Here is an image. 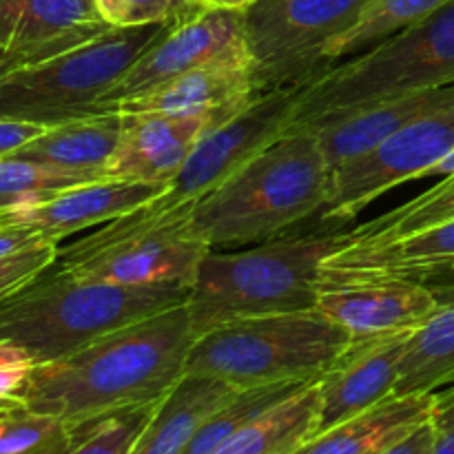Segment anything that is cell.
Returning a JSON list of instances; mask_svg holds the SVG:
<instances>
[{"label": "cell", "mask_w": 454, "mask_h": 454, "mask_svg": "<svg viewBox=\"0 0 454 454\" xmlns=\"http://www.w3.org/2000/svg\"><path fill=\"white\" fill-rule=\"evenodd\" d=\"M434 395H393L371 411L324 430L295 454H380L433 419Z\"/></svg>", "instance_id": "obj_22"}, {"label": "cell", "mask_w": 454, "mask_h": 454, "mask_svg": "<svg viewBox=\"0 0 454 454\" xmlns=\"http://www.w3.org/2000/svg\"><path fill=\"white\" fill-rule=\"evenodd\" d=\"M40 242H49V239L31 229L0 224V260H3V257L13 255V253L18 251H25V248L34 247V244H40Z\"/></svg>", "instance_id": "obj_37"}, {"label": "cell", "mask_w": 454, "mask_h": 454, "mask_svg": "<svg viewBox=\"0 0 454 454\" xmlns=\"http://www.w3.org/2000/svg\"><path fill=\"white\" fill-rule=\"evenodd\" d=\"M13 406H18V403H13ZM7 408H12V406H4V408H0V412H3V411H7Z\"/></svg>", "instance_id": "obj_45"}, {"label": "cell", "mask_w": 454, "mask_h": 454, "mask_svg": "<svg viewBox=\"0 0 454 454\" xmlns=\"http://www.w3.org/2000/svg\"><path fill=\"white\" fill-rule=\"evenodd\" d=\"M44 131V127L31 122H20V120L0 118V158L16 153L18 149L38 137Z\"/></svg>", "instance_id": "obj_35"}, {"label": "cell", "mask_w": 454, "mask_h": 454, "mask_svg": "<svg viewBox=\"0 0 454 454\" xmlns=\"http://www.w3.org/2000/svg\"><path fill=\"white\" fill-rule=\"evenodd\" d=\"M238 388L217 377L184 372L155 406L133 454H184L204 424Z\"/></svg>", "instance_id": "obj_21"}, {"label": "cell", "mask_w": 454, "mask_h": 454, "mask_svg": "<svg viewBox=\"0 0 454 454\" xmlns=\"http://www.w3.org/2000/svg\"><path fill=\"white\" fill-rule=\"evenodd\" d=\"M257 0H200L202 7H215V9H235V12H244L251 7Z\"/></svg>", "instance_id": "obj_42"}, {"label": "cell", "mask_w": 454, "mask_h": 454, "mask_svg": "<svg viewBox=\"0 0 454 454\" xmlns=\"http://www.w3.org/2000/svg\"><path fill=\"white\" fill-rule=\"evenodd\" d=\"M304 89L257 93L244 109L204 133L180 173L167 184L162 198L171 204H191L211 193L291 129Z\"/></svg>", "instance_id": "obj_11"}, {"label": "cell", "mask_w": 454, "mask_h": 454, "mask_svg": "<svg viewBox=\"0 0 454 454\" xmlns=\"http://www.w3.org/2000/svg\"><path fill=\"white\" fill-rule=\"evenodd\" d=\"M315 380L301 381H279V384L253 386L242 388L200 428L193 442L189 443L184 454H215L226 442L235 437L239 430L247 428L251 421H255L262 412L273 408L275 403L284 402L286 397L295 395L304 386Z\"/></svg>", "instance_id": "obj_27"}, {"label": "cell", "mask_w": 454, "mask_h": 454, "mask_svg": "<svg viewBox=\"0 0 454 454\" xmlns=\"http://www.w3.org/2000/svg\"><path fill=\"white\" fill-rule=\"evenodd\" d=\"M372 0H257L244 9L255 93L309 87L324 74V49L364 16Z\"/></svg>", "instance_id": "obj_9"}, {"label": "cell", "mask_w": 454, "mask_h": 454, "mask_svg": "<svg viewBox=\"0 0 454 454\" xmlns=\"http://www.w3.org/2000/svg\"><path fill=\"white\" fill-rule=\"evenodd\" d=\"M69 443L71 428L62 419L22 403L0 412V454H65Z\"/></svg>", "instance_id": "obj_31"}, {"label": "cell", "mask_w": 454, "mask_h": 454, "mask_svg": "<svg viewBox=\"0 0 454 454\" xmlns=\"http://www.w3.org/2000/svg\"><path fill=\"white\" fill-rule=\"evenodd\" d=\"M319 424L317 380L262 412L215 454H295L313 437Z\"/></svg>", "instance_id": "obj_25"}, {"label": "cell", "mask_w": 454, "mask_h": 454, "mask_svg": "<svg viewBox=\"0 0 454 454\" xmlns=\"http://www.w3.org/2000/svg\"><path fill=\"white\" fill-rule=\"evenodd\" d=\"M450 82H454V0L426 20L315 78L304 89L291 129H310L372 102Z\"/></svg>", "instance_id": "obj_6"}, {"label": "cell", "mask_w": 454, "mask_h": 454, "mask_svg": "<svg viewBox=\"0 0 454 454\" xmlns=\"http://www.w3.org/2000/svg\"><path fill=\"white\" fill-rule=\"evenodd\" d=\"M428 454H454V421L443 428H437V439Z\"/></svg>", "instance_id": "obj_40"}, {"label": "cell", "mask_w": 454, "mask_h": 454, "mask_svg": "<svg viewBox=\"0 0 454 454\" xmlns=\"http://www.w3.org/2000/svg\"><path fill=\"white\" fill-rule=\"evenodd\" d=\"M100 16L111 27H140L151 22H162L173 16H189V12L177 0H96ZM202 9V7H200Z\"/></svg>", "instance_id": "obj_32"}, {"label": "cell", "mask_w": 454, "mask_h": 454, "mask_svg": "<svg viewBox=\"0 0 454 454\" xmlns=\"http://www.w3.org/2000/svg\"><path fill=\"white\" fill-rule=\"evenodd\" d=\"M439 306L411 333L399 362L395 395H430L454 381V278L428 282Z\"/></svg>", "instance_id": "obj_23"}, {"label": "cell", "mask_w": 454, "mask_h": 454, "mask_svg": "<svg viewBox=\"0 0 454 454\" xmlns=\"http://www.w3.org/2000/svg\"><path fill=\"white\" fill-rule=\"evenodd\" d=\"M450 220H454V176L443 177L437 186L417 195L395 211L384 213L357 229H350V242H393Z\"/></svg>", "instance_id": "obj_28"}, {"label": "cell", "mask_w": 454, "mask_h": 454, "mask_svg": "<svg viewBox=\"0 0 454 454\" xmlns=\"http://www.w3.org/2000/svg\"><path fill=\"white\" fill-rule=\"evenodd\" d=\"M454 149V100L412 120L366 155L331 173L324 222H344L403 182L419 180Z\"/></svg>", "instance_id": "obj_10"}, {"label": "cell", "mask_w": 454, "mask_h": 454, "mask_svg": "<svg viewBox=\"0 0 454 454\" xmlns=\"http://www.w3.org/2000/svg\"><path fill=\"white\" fill-rule=\"evenodd\" d=\"M164 189L167 184L100 177L58 191L38 202L4 208L0 211V224L31 229L58 244L67 235L100 226L145 207L164 193Z\"/></svg>", "instance_id": "obj_15"}, {"label": "cell", "mask_w": 454, "mask_h": 454, "mask_svg": "<svg viewBox=\"0 0 454 454\" xmlns=\"http://www.w3.org/2000/svg\"><path fill=\"white\" fill-rule=\"evenodd\" d=\"M331 173L317 136L291 129L198 200L191 226L211 248L279 238L322 211Z\"/></svg>", "instance_id": "obj_2"}, {"label": "cell", "mask_w": 454, "mask_h": 454, "mask_svg": "<svg viewBox=\"0 0 454 454\" xmlns=\"http://www.w3.org/2000/svg\"><path fill=\"white\" fill-rule=\"evenodd\" d=\"M248 51L231 53L177 75L171 82L122 102V114L162 111V114H198V111H239L255 98Z\"/></svg>", "instance_id": "obj_20"}, {"label": "cell", "mask_w": 454, "mask_h": 454, "mask_svg": "<svg viewBox=\"0 0 454 454\" xmlns=\"http://www.w3.org/2000/svg\"><path fill=\"white\" fill-rule=\"evenodd\" d=\"M177 3H180L184 9H189V12H193V9L202 7V4H200V0H177Z\"/></svg>", "instance_id": "obj_43"}, {"label": "cell", "mask_w": 454, "mask_h": 454, "mask_svg": "<svg viewBox=\"0 0 454 454\" xmlns=\"http://www.w3.org/2000/svg\"><path fill=\"white\" fill-rule=\"evenodd\" d=\"M235 114L238 111L122 114V131L105 176L168 184L184 167L186 158L204 133Z\"/></svg>", "instance_id": "obj_14"}, {"label": "cell", "mask_w": 454, "mask_h": 454, "mask_svg": "<svg viewBox=\"0 0 454 454\" xmlns=\"http://www.w3.org/2000/svg\"><path fill=\"white\" fill-rule=\"evenodd\" d=\"M450 100H454V82L372 102L335 120L315 124L310 131L317 136L331 171H335L341 164L377 149L381 142L388 140L412 120L430 114Z\"/></svg>", "instance_id": "obj_19"}, {"label": "cell", "mask_w": 454, "mask_h": 454, "mask_svg": "<svg viewBox=\"0 0 454 454\" xmlns=\"http://www.w3.org/2000/svg\"><path fill=\"white\" fill-rule=\"evenodd\" d=\"M434 439H437V426L430 419L380 454H428Z\"/></svg>", "instance_id": "obj_36"}, {"label": "cell", "mask_w": 454, "mask_h": 454, "mask_svg": "<svg viewBox=\"0 0 454 454\" xmlns=\"http://www.w3.org/2000/svg\"><path fill=\"white\" fill-rule=\"evenodd\" d=\"M195 202L171 204L162 198L105 222L69 247H58L53 266L65 273L122 286L191 288L204 255L211 251L195 235Z\"/></svg>", "instance_id": "obj_8"}, {"label": "cell", "mask_w": 454, "mask_h": 454, "mask_svg": "<svg viewBox=\"0 0 454 454\" xmlns=\"http://www.w3.org/2000/svg\"><path fill=\"white\" fill-rule=\"evenodd\" d=\"M158 403L120 408L69 426L71 443L65 454H133Z\"/></svg>", "instance_id": "obj_29"}, {"label": "cell", "mask_w": 454, "mask_h": 454, "mask_svg": "<svg viewBox=\"0 0 454 454\" xmlns=\"http://www.w3.org/2000/svg\"><path fill=\"white\" fill-rule=\"evenodd\" d=\"M454 176V149L448 151L439 162H434L433 167L426 171L424 177H452Z\"/></svg>", "instance_id": "obj_41"}, {"label": "cell", "mask_w": 454, "mask_h": 454, "mask_svg": "<svg viewBox=\"0 0 454 454\" xmlns=\"http://www.w3.org/2000/svg\"><path fill=\"white\" fill-rule=\"evenodd\" d=\"M13 403H20V402H0V408H4V406H13Z\"/></svg>", "instance_id": "obj_44"}, {"label": "cell", "mask_w": 454, "mask_h": 454, "mask_svg": "<svg viewBox=\"0 0 454 454\" xmlns=\"http://www.w3.org/2000/svg\"><path fill=\"white\" fill-rule=\"evenodd\" d=\"M428 284L408 278H322L317 306L353 341L415 333L437 310Z\"/></svg>", "instance_id": "obj_13"}, {"label": "cell", "mask_w": 454, "mask_h": 454, "mask_svg": "<svg viewBox=\"0 0 454 454\" xmlns=\"http://www.w3.org/2000/svg\"><path fill=\"white\" fill-rule=\"evenodd\" d=\"M35 359L13 341L0 340V402H18V393L29 380Z\"/></svg>", "instance_id": "obj_34"}, {"label": "cell", "mask_w": 454, "mask_h": 454, "mask_svg": "<svg viewBox=\"0 0 454 454\" xmlns=\"http://www.w3.org/2000/svg\"><path fill=\"white\" fill-rule=\"evenodd\" d=\"M454 278V220L384 244L348 242L322 266V278Z\"/></svg>", "instance_id": "obj_18"}, {"label": "cell", "mask_w": 454, "mask_h": 454, "mask_svg": "<svg viewBox=\"0 0 454 454\" xmlns=\"http://www.w3.org/2000/svg\"><path fill=\"white\" fill-rule=\"evenodd\" d=\"M182 18L186 16L140 27H111L80 47L13 69L0 78V118L51 129L109 114L102 106L106 93Z\"/></svg>", "instance_id": "obj_5"}, {"label": "cell", "mask_w": 454, "mask_h": 454, "mask_svg": "<svg viewBox=\"0 0 454 454\" xmlns=\"http://www.w3.org/2000/svg\"><path fill=\"white\" fill-rule=\"evenodd\" d=\"M27 65H29V60H27L22 53H16V51H12V49H7L0 44V78L7 74H12L13 69H20V67H27Z\"/></svg>", "instance_id": "obj_39"}, {"label": "cell", "mask_w": 454, "mask_h": 454, "mask_svg": "<svg viewBox=\"0 0 454 454\" xmlns=\"http://www.w3.org/2000/svg\"><path fill=\"white\" fill-rule=\"evenodd\" d=\"M247 49L244 12L202 7L182 18L153 47L146 49L105 96V111H118L122 102L145 96L177 75L217 58Z\"/></svg>", "instance_id": "obj_12"}, {"label": "cell", "mask_w": 454, "mask_h": 454, "mask_svg": "<svg viewBox=\"0 0 454 454\" xmlns=\"http://www.w3.org/2000/svg\"><path fill=\"white\" fill-rule=\"evenodd\" d=\"M111 29L96 0H0V44L29 65L65 53Z\"/></svg>", "instance_id": "obj_17"}, {"label": "cell", "mask_w": 454, "mask_h": 454, "mask_svg": "<svg viewBox=\"0 0 454 454\" xmlns=\"http://www.w3.org/2000/svg\"><path fill=\"white\" fill-rule=\"evenodd\" d=\"M450 3L452 0H372L371 7L350 29L324 49V69L331 71L333 67L368 51Z\"/></svg>", "instance_id": "obj_26"}, {"label": "cell", "mask_w": 454, "mask_h": 454, "mask_svg": "<svg viewBox=\"0 0 454 454\" xmlns=\"http://www.w3.org/2000/svg\"><path fill=\"white\" fill-rule=\"evenodd\" d=\"M193 341L189 309L173 306L67 357L35 364L16 399L67 426L120 408L158 403L186 372Z\"/></svg>", "instance_id": "obj_1"}, {"label": "cell", "mask_w": 454, "mask_h": 454, "mask_svg": "<svg viewBox=\"0 0 454 454\" xmlns=\"http://www.w3.org/2000/svg\"><path fill=\"white\" fill-rule=\"evenodd\" d=\"M58 255L56 242H40L0 260V297L16 291L25 282L53 264Z\"/></svg>", "instance_id": "obj_33"}, {"label": "cell", "mask_w": 454, "mask_h": 454, "mask_svg": "<svg viewBox=\"0 0 454 454\" xmlns=\"http://www.w3.org/2000/svg\"><path fill=\"white\" fill-rule=\"evenodd\" d=\"M348 242L350 231H324L238 253L211 248L186 297L195 337L238 319L313 310L324 262Z\"/></svg>", "instance_id": "obj_4"}, {"label": "cell", "mask_w": 454, "mask_h": 454, "mask_svg": "<svg viewBox=\"0 0 454 454\" xmlns=\"http://www.w3.org/2000/svg\"><path fill=\"white\" fill-rule=\"evenodd\" d=\"M91 180H100V177L7 155V158H0V211L20 207V204L38 202V200L58 193V191L71 189V186Z\"/></svg>", "instance_id": "obj_30"}, {"label": "cell", "mask_w": 454, "mask_h": 454, "mask_svg": "<svg viewBox=\"0 0 454 454\" xmlns=\"http://www.w3.org/2000/svg\"><path fill=\"white\" fill-rule=\"evenodd\" d=\"M350 341L317 309L238 319L195 337L186 372L217 377L238 390L317 380Z\"/></svg>", "instance_id": "obj_7"}, {"label": "cell", "mask_w": 454, "mask_h": 454, "mask_svg": "<svg viewBox=\"0 0 454 454\" xmlns=\"http://www.w3.org/2000/svg\"><path fill=\"white\" fill-rule=\"evenodd\" d=\"M120 131H122V114L109 111V114L71 120L44 129L38 137L27 142L12 155L65 171L106 177L105 171L118 146Z\"/></svg>", "instance_id": "obj_24"}, {"label": "cell", "mask_w": 454, "mask_h": 454, "mask_svg": "<svg viewBox=\"0 0 454 454\" xmlns=\"http://www.w3.org/2000/svg\"><path fill=\"white\" fill-rule=\"evenodd\" d=\"M434 395V412L433 421L437 428H443V426L452 424L454 421V381L452 384L439 388Z\"/></svg>", "instance_id": "obj_38"}, {"label": "cell", "mask_w": 454, "mask_h": 454, "mask_svg": "<svg viewBox=\"0 0 454 454\" xmlns=\"http://www.w3.org/2000/svg\"><path fill=\"white\" fill-rule=\"evenodd\" d=\"M408 337L411 333L350 341L348 348L317 377V434L393 397Z\"/></svg>", "instance_id": "obj_16"}, {"label": "cell", "mask_w": 454, "mask_h": 454, "mask_svg": "<svg viewBox=\"0 0 454 454\" xmlns=\"http://www.w3.org/2000/svg\"><path fill=\"white\" fill-rule=\"evenodd\" d=\"M186 297L189 288L177 284L122 286L51 264L0 297V340L29 350L35 364L56 362L118 328L186 304Z\"/></svg>", "instance_id": "obj_3"}]
</instances>
